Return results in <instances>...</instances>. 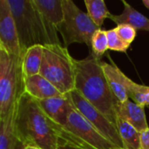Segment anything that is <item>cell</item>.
I'll list each match as a JSON object with an SVG mask.
<instances>
[{
    "label": "cell",
    "mask_w": 149,
    "mask_h": 149,
    "mask_svg": "<svg viewBox=\"0 0 149 149\" xmlns=\"http://www.w3.org/2000/svg\"><path fill=\"white\" fill-rule=\"evenodd\" d=\"M14 129L17 141L24 146H36L42 149H58L60 146L57 124L45 114L37 100L26 93L17 101Z\"/></svg>",
    "instance_id": "1"
},
{
    "label": "cell",
    "mask_w": 149,
    "mask_h": 149,
    "mask_svg": "<svg viewBox=\"0 0 149 149\" xmlns=\"http://www.w3.org/2000/svg\"><path fill=\"white\" fill-rule=\"evenodd\" d=\"M101 62L92 53L86 58L74 59L75 90L115 126L118 100L107 84Z\"/></svg>",
    "instance_id": "2"
},
{
    "label": "cell",
    "mask_w": 149,
    "mask_h": 149,
    "mask_svg": "<svg viewBox=\"0 0 149 149\" xmlns=\"http://www.w3.org/2000/svg\"><path fill=\"white\" fill-rule=\"evenodd\" d=\"M43 59L39 74L52 83L62 94L75 90L74 58L66 47L60 45L43 46Z\"/></svg>",
    "instance_id": "3"
},
{
    "label": "cell",
    "mask_w": 149,
    "mask_h": 149,
    "mask_svg": "<svg viewBox=\"0 0 149 149\" xmlns=\"http://www.w3.org/2000/svg\"><path fill=\"white\" fill-rule=\"evenodd\" d=\"M60 145L75 149H114L117 148L100 134L75 108L63 126L57 125Z\"/></svg>",
    "instance_id": "4"
},
{
    "label": "cell",
    "mask_w": 149,
    "mask_h": 149,
    "mask_svg": "<svg viewBox=\"0 0 149 149\" xmlns=\"http://www.w3.org/2000/svg\"><path fill=\"white\" fill-rule=\"evenodd\" d=\"M15 20L21 51L37 45H46L48 40L40 14L33 0H8Z\"/></svg>",
    "instance_id": "5"
},
{
    "label": "cell",
    "mask_w": 149,
    "mask_h": 149,
    "mask_svg": "<svg viewBox=\"0 0 149 149\" xmlns=\"http://www.w3.org/2000/svg\"><path fill=\"white\" fill-rule=\"evenodd\" d=\"M64 17L58 28L65 47L72 44H85L91 51V39L100 28L86 12L81 10L72 1L62 0Z\"/></svg>",
    "instance_id": "6"
},
{
    "label": "cell",
    "mask_w": 149,
    "mask_h": 149,
    "mask_svg": "<svg viewBox=\"0 0 149 149\" xmlns=\"http://www.w3.org/2000/svg\"><path fill=\"white\" fill-rule=\"evenodd\" d=\"M22 57L4 52L0 74V118L6 116L24 93Z\"/></svg>",
    "instance_id": "7"
},
{
    "label": "cell",
    "mask_w": 149,
    "mask_h": 149,
    "mask_svg": "<svg viewBox=\"0 0 149 149\" xmlns=\"http://www.w3.org/2000/svg\"><path fill=\"white\" fill-rule=\"evenodd\" d=\"M74 108L101 134L106 139L110 141L117 148H122V142L118 134L116 127L112 124L100 111L85 100L76 90L69 93Z\"/></svg>",
    "instance_id": "8"
},
{
    "label": "cell",
    "mask_w": 149,
    "mask_h": 149,
    "mask_svg": "<svg viewBox=\"0 0 149 149\" xmlns=\"http://www.w3.org/2000/svg\"><path fill=\"white\" fill-rule=\"evenodd\" d=\"M46 33L48 45H60L58 28L63 21L62 0H33Z\"/></svg>",
    "instance_id": "9"
},
{
    "label": "cell",
    "mask_w": 149,
    "mask_h": 149,
    "mask_svg": "<svg viewBox=\"0 0 149 149\" xmlns=\"http://www.w3.org/2000/svg\"><path fill=\"white\" fill-rule=\"evenodd\" d=\"M0 46L10 55L23 56L15 20L8 0H0Z\"/></svg>",
    "instance_id": "10"
},
{
    "label": "cell",
    "mask_w": 149,
    "mask_h": 149,
    "mask_svg": "<svg viewBox=\"0 0 149 149\" xmlns=\"http://www.w3.org/2000/svg\"><path fill=\"white\" fill-rule=\"evenodd\" d=\"M37 102L45 114L58 126L65 125L69 113L74 108L69 93L37 100Z\"/></svg>",
    "instance_id": "11"
},
{
    "label": "cell",
    "mask_w": 149,
    "mask_h": 149,
    "mask_svg": "<svg viewBox=\"0 0 149 149\" xmlns=\"http://www.w3.org/2000/svg\"><path fill=\"white\" fill-rule=\"evenodd\" d=\"M115 113L117 118L127 121L140 133L149 128L145 113V107L137 105L130 100L124 102L118 101L115 106Z\"/></svg>",
    "instance_id": "12"
},
{
    "label": "cell",
    "mask_w": 149,
    "mask_h": 149,
    "mask_svg": "<svg viewBox=\"0 0 149 149\" xmlns=\"http://www.w3.org/2000/svg\"><path fill=\"white\" fill-rule=\"evenodd\" d=\"M24 93L36 100L63 95L59 91L40 74L24 78Z\"/></svg>",
    "instance_id": "13"
},
{
    "label": "cell",
    "mask_w": 149,
    "mask_h": 149,
    "mask_svg": "<svg viewBox=\"0 0 149 149\" xmlns=\"http://www.w3.org/2000/svg\"><path fill=\"white\" fill-rule=\"evenodd\" d=\"M111 59V58H110ZM113 64H108L106 62H101V66L106 77V79L107 81V84L116 98V100L119 102H124L127 100H129L124 81H123V74L124 72H121V70L113 62Z\"/></svg>",
    "instance_id": "14"
},
{
    "label": "cell",
    "mask_w": 149,
    "mask_h": 149,
    "mask_svg": "<svg viewBox=\"0 0 149 149\" xmlns=\"http://www.w3.org/2000/svg\"><path fill=\"white\" fill-rule=\"evenodd\" d=\"M122 3L124 4L123 11L119 15L110 14L108 18L113 20L117 25L126 24L131 25L136 31L141 30L149 31V18L136 10L127 2L122 0Z\"/></svg>",
    "instance_id": "15"
},
{
    "label": "cell",
    "mask_w": 149,
    "mask_h": 149,
    "mask_svg": "<svg viewBox=\"0 0 149 149\" xmlns=\"http://www.w3.org/2000/svg\"><path fill=\"white\" fill-rule=\"evenodd\" d=\"M44 48L43 45H37L28 48L23 54L21 58L22 72L24 78L31 77L39 74Z\"/></svg>",
    "instance_id": "16"
},
{
    "label": "cell",
    "mask_w": 149,
    "mask_h": 149,
    "mask_svg": "<svg viewBox=\"0 0 149 149\" xmlns=\"http://www.w3.org/2000/svg\"><path fill=\"white\" fill-rule=\"evenodd\" d=\"M17 104L6 116L0 118V149H13L17 141L14 129Z\"/></svg>",
    "instance_id": "17"
},
{
    "label": "cell",
    "mask_w": 149,
    "mask_h": 149,
    "mask_svg": "<svg viewBox=\"0 0 149 149\" xmlns=\"http://www.w3.org/2000/svg\"><path fill=\"white\" fill-rule=\"evenodd\" d=\"M115 126L121 140L123 148L140 149V132H138L129 123L120 118L116 119Z\"/></svg>",
    "instance_id": "18"
},
{
    "label": "cell",
    "mask_w": 149,
    "mask_h": 149,
    "mask_svg": "<svg viewBox=\"0 0 149 149\" xmlns=\"http://www.w3.org/2000/svg\"><path fill=\"white\" fill-rule=\"evenodd\" d=\"M123 81L128 98H131L133 102L143 107L149 106V86L134 82L125 74H123Z\"/></svg>",
    "instance_id": "19"
},
{
    "label": "cell",
    "mask_w": 149,
    "mask_h": 149,
    "mask_svg": "<svg viewBox=\"0 0 149 149\" xmlns=\"http://www.w3.org/2000/svg\"><path fill=\"white\" fill-rule=\"evenodd\" d=\"M85 4L87 9V14L93 22L101 29L106 18H108L111 14L107 10L104 0H85Z\"/></svg>",
    "instance_id": "20"
},
{
    "label": "cell",
    "mask_w": 149,
    "mask_h": 149,
    "mask_svg": "<svg viewBox=\"0 0 149 149\" xmlns=\"http://www.w3.org/2000/svg\"><path fill=\"white\" fill-rule=\"evenodd\" d=\"M108 50V43L107 37V31L99 29L97 30L91 39V51L89 53L93 54L98 58L101 59L103 55Z\"/></svg>",
    "instance_id": "21"
},
{
    "label": "cell",
    "mask_w": 149,
    "mask_h": 149,
    "mask_svg": "<svg viewBox=\"0 0 149 149\" xmlns=\"http://www.w3.org/2000/svg\"><path fill=\"white\" fill-rule=\"evenodd\" d=\"M107 43H108V50L118 52H127L130 45L125 43L118 35L116 29H111L107 31Z\"/></svg>",
    "instance_id": "22"
},
{
    "label": "cell",
    "mask_w": 149,
    "mask_h": 149,
    "mask_svg": "<svg viewBox=\"0 0 149 149\" xmlns=\"http://www.w3.org/2000/svg\"><path fill=\"white\" fill-rule=\"evenodd\" d=\"M119 37L127 44L130 45L134 42L137 36V31L129 24H122L115 27Z\"/></svg>",
    "instance_id": "23"
},
{
    "label": "cell",
    "mask_w": 149,
    "mask_h": 149,
    "mask_svg": "<svg viewBox=\"0 0 149 149\" xmlns=\"http://www.w3.org/2000/svg\"><path fill=\"white\" fill-rule=\"evenodd\" d=\"M140 149H149V128L141 133Z\"/></svg>",
    "instance_id": "24"
},
{
    "label": "cell",
    "mask_w": 149,
    "mask_h": 149,
    "mask_svg": "<svg viewBox=\"0 0 149 149\" xmlns=\"http://www.w3.org/2000/svg\"><path fill=\"white\" fill-rule=\"evenodd\" d=\"M5 51L0 46V74L2 72V67H3V56H4Z\"/></svg>",
    "instance_id": "25"
},
{
    "label": "cell",
    "mask_w": 149,
    "mask_h": 149,
    "mask_svg": "<svg viewBox=\"0 0 149 149\" xmlns=\"http://www.w3.org/2000/svg\"><path fill=\"white\" fill-rule=\"evenodd\" d=\"M24 145L23 143H21L19 141H17L13 149H24Z\"/></svg>",
    "instance_id": "26"
},
{
    "label": "cell",
    "mask_w": 149,
    "mask_h": 149,
    "mask_svg": "<svg viewBox=\"0 0 149 149\" xmlns=\"http://www.w3.org/2000/svg\"><path fill=\"white\" fill-rule=\"evenodd\" d=\"M24 149H42L40 148H38V147H36V146H24Z\"/></svg>",
    "instance_id": "27"
},
{
    "label": "cell",
    "mask_w": 149,
    "mask_h": 149,
    "mask_svg": "<svg viewBox=\"0 0 149 149\" xmlns=\"http://www.w3.org/2000/svg\"><path fill=\"white\" fill-rule=\"evenodd\" d=\"M142 3L149 10V0H142Z\"/></svg>",
    "instance_id": "28"
},
{
    "label": "cell",
    "mask_w": 149,
    "mask_h": 149,
    "mask_svg": "<svg viewBox=\"0 0 149 149\" xmlns=\"http://www.w3.org/2000/svg\"><path fill=\"white\" fill-rule=\"evenodd\" d=\"M58 149H75V148H69V147H66V146H62V145H60Z\"/></svg>",
    "instance_id": "29"
},
{
    "label": "cell",
    "mask_w": 149,
    "mask_h": 149,
    "mask_svg": "<svg viewBox=\"0 0 149 149\" xmlns=\"http://www.w3.org/2000/svg\"><path fill=\"white\" fill-rule=\"evenodd\" d=\"M114 149H124L123 148H115Z\"/></svg>",
    "instance_id": "30"
}]
</instances>
